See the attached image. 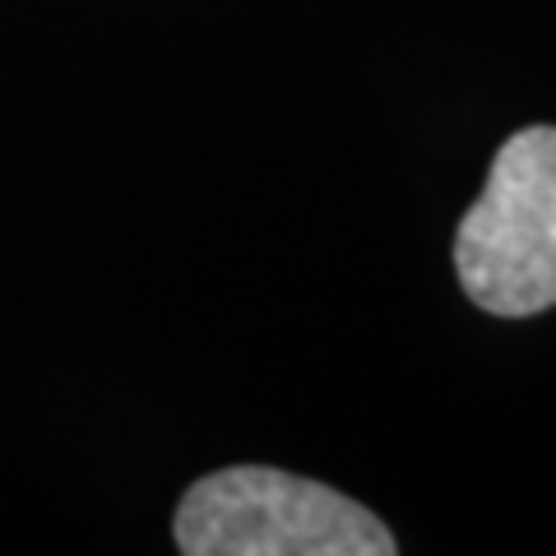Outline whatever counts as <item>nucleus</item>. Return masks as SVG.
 Wrapping results in <instances>:
<instances>
[{
    "mask_svg": "<svg viewBox=\"0 0 556 556\" xmlns=\"http://www.w3.org/2000/svg\"><path fill=\"white\" fill-rule=\"evenodd\" d=\"M172 538L186 556H394L399 538L339 486L232 464L186 486Z\"/></svg>",
    "mask_w": 556,
    "mask_h": 556,
    "instance_id": "nucleus-1",
    "label": "nucleus"
},
{
    "mask_svg": "<svg viewBox=\"0 0 556 556\" xmlns=\"http://www.w3.org/2000/svg\"><path fill=\"white\" fill-rule=\"evenodd\" d=\"M455 274L486 316L525 320L556 306V126H525L496 149L459 218Z\"/></svg>",
    "mask_w": 556,
    "mask_h": 556,
    "instance_id": "nucleus-2",
    "label": "nucleus"
}]
</instances>
